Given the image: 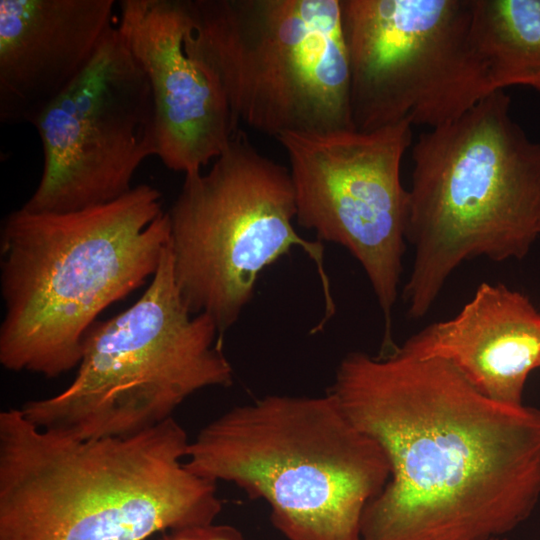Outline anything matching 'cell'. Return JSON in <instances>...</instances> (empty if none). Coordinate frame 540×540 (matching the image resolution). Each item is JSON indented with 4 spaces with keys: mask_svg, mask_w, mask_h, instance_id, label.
<instances>
[{
    "mask_svg": "<svg viewBox=\"0 0 540 540\" xmlns=\"http://www.w3.org/2000/svg\"><path fill=\"white\" fill-rule=\"evenodd\" d=\"M330 392L391 468L361 540L502 539L535 510L540 409L492 400L450 363L399 346L349 353Z\"/></svg>",
    "mask_w": 540,
    "mask_h": 540,
    "instance_id": "6da1fadb",
    "label": "cell"
},
{
    "mask_svg": "<svg viewBox=\"0 0 540 540\" xmlns=\"http://www.w3.org/2000/svg\"><path fill=\"white\" fill-rule=\"evenodd\" d=\"M171 417L128 436L78 439L0 412V540H145L214 523L217 483L185 465Z\"/></svg>",
    "mask_w": 540,
    "mask_h": 540,
    "instance_id": "7a4b0ae2",
    "label": "cell"
},
{
    "mask_svg": "<svg viewBox=\"0 0 540 540\" xmlns=\"http://www.w3.org/2000/svg\"><path fill=\"white\" fill-rule=\"evenodd\" d=\"M157 188L140 184L111 202L48 213L22 207L0 230L6 370L58 377L78 367L85 337L110 305L156 273L170 242Z\"/></svg>",
    "mask_w": 540,
    "mask_h": 540,
    "instance_id": "3957f363",
    "label": "cell"
},
{
    "mask_svg": "<svg viewBox=\"0 0 540 540\" xmlns=\"http://www.w3.org/2000/svg\"><path fill=\"white\" fill-rule=\"evenodd\" d=\"M402 298L423 318L464 262L525 257L540 238V141L511 115L504 90L420 134L412 147Z\"/></svg>",
    "mask_w": 540,
    "mask_h": 540,
    "instance_id": "277c9868",
    "label": "cell"
},
{
    "mask_svg": "<svg viewBox=\"0 0 540 540\" xmlns=\"http://www.w3.org/2000/svg\"><path fill=\"white\" fill-rule=\"evenodd\" d=\"M185 465L264 500L287 540H361L364 510L391 474L383 448L330 391L229 409L190 440Z\"/></svg>",
    "mask_w": 540,
    "mask_h": 540,
    "instance_id": "5b68a950",
    "label": "cell"
},
{
    "mask_svg": "<svg viewBox=\"0 0 540 540\" xmlns=\"http://www.w3.org/2000/svg\"><path fill=\"white\" fill-rule=\"evenodd\" d=\"M222 338L209 316L185 305L168 245L141 297L89 330L72 382L20 410L35 426L78 439L136 434L194 393L233 383Z\"/></svg>",
    "mask_w": 540,
    "mask_h": 540,
    "instance_id": "8992f818",
    "label": "cell"
},
{
    "mask_svg": "<svg viewBox=\"0 0 540 540\" xmlns=\"http://www.w3.org/2000/svg\"><path fill=\"white\" fill-rule=\"evenodd\" d=\"M184 45L233 120L275 138L354 129L341 0H184Z\"/></svg>",
    "mask_w": 540,
    "mask_h": 540,
    "instance_id": "52a82bcc",
    "label": "cell"
},
{
    "mask_svg": "<svg viewBox=\"0 0 540 540\" xmlns=\"http://www.w3.org/2000/svg\"><path fill=\"white\" fill-rule=\"evenodd\" d=\"M167 213L180 295L222 337L252 300L261 272L295 247L317 267L325 297L320 325L334 314L323 244L302 238L293 225L289 168L260 153L241 129L208 172L185 174Z\"/></svg>",
    "mask_w": 540,
    "mask_h": 540,
    "instance_id": "ba28073f",
    "label": "cell"
},
{
    "mask_svg": "<svg viewBox=\"0 0 540 540\" xmlns=\"http://www.w3.org/2000/svg\"><path fill=\"white\" fill-rule=\"evenodd\" d=\"M354 129L438 127L491 92L472 0H341Z\"/></svg>",
    "mask_w": 540,
    "mask_h": 540,
    "instance_id": "9c48e42d",
    "label": "cell"
},
{
    "mask_svg": "<svg viewBox=\"0 0 540 540\" xmlns=\"http://www.w3.org/2000/svg\"><path fill=\"white\" fill-rule=\"evenodd\" d=\"M412 126L402 120L373 131L276 138L288 156L298 225L321 242L343 246L360 263L383 315L387 348L395 345L392 312L407 241L409 192L401 163L412 145Z\"/></svg>",
    "mask_w": 540,
    "mask_h": 540,
    "instance_id": "30bf717a",
    "label": "cell"
},
{
    "mask_svg": "<svg viewBox=\"0 0 540 540\" xmlns=\"http://www.w3.org/2000/svg\"><path fill=\"white\" fill-rule=\"evenodd\" d=\"M32 125L42 144L43 169L23 209L71 212L111 202L133 188L139 166L157 156L156 113L148 78L118 27Z\"/></svg>",
    "mask_w": 540,
    "mask_h": 540,
    "instance_id": "8fae6325",
    "label": "cell"
},
{
    "mask_svg": "<svg viewBox=\"0 0 540 540\" xmlns=\"http://www.w3.org/2000/svg\"><path fill=\"white\" fill-rule=\"evenodd\" d=\"M118 29L150 83L157 157L169 169L201 171L240 130L217 82L184 45V0H122Z\"/></svg>",
    "mask_w": 540,
    "mask_h": 540,
    "instance_id": "7c38bea8",
    "label": "cell"
},
{
    "mask_svg": "<svg viewBox=\"0 0 540 540\" xmlns=\"http://www.w3.org/2000/svg\"><path fill=\"white\" fill-rule=\"evenodd\" d=\"M113 0H0V120L32 123L86 69Z\"/></svg>",
    "mask_w": 540,
    "mask_h": 540,
    "instance_id": "4fadbf2b",
    "label": "cell"
},
{
    "mask_svg": "<svg viewBox=\"0 0 540 540\" xmlns=\"http://www.w3.org/2000/svg\"><path fill=\"white\" fill-rule=\"evenodd\" d=\"M399 348L450 363L492 400L522 405L528 376L540 367V312L521 292L484 282L454 317L429 324Z\"/></svg>",
    "mask_w": 540,
    "mask_h": 540,
    "instance_id": "5bb4252c",
    "label": "cell"
},
{
    "mask_svg": "<svg viewBox=\"0 0 540 540\" xmlns=\"http://www.w3.org/2000/svg\"><path fill=\"white\" fill-rule=\"evenodd\" d=\"M471 35L491 92L540 94V0H472Z\"/></svg>",
    "mask_w": 540,
    "mask_h": 540,
    "instance_id": "9a60e30c",
    "label": "cell"
},
{
    "mask_svg": "<svg viewBox=\"0 0 540 540\" xmlns=\"http://www.w3.org/2000/svg\"><path fill=\"white\" fill-rule=\"evenodd\" d=\"M157 540H245L239 529L227 524H208L170 530Z\"/></svg>",
    "mask_w": 540,
    "mask_h": 540,
    "instance_id": "2e32d148",
    "label": "cell"
},
{
    "mask_svg": "<svg viewBox=\"0 0 540 540\" xmlns=\"http://www.w3.org/2000/svg\"><path fill=\"white\" fill-rule=\"evenodd\" d=\"M496 540H508L507 538H502V539H496Z\"/></svg>",
    "mask_w": 540,
    "mask_h": 540,
    "instance_id": "e0dca14e",
    "label": "cell"
}]
</instances>
